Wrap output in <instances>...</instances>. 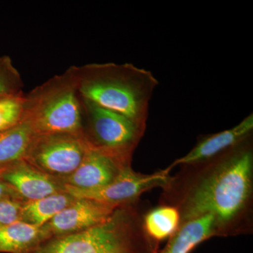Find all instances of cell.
<instances>
[{
  "label": "cell",
  "mask_w": 253,
  "mask_h": 253,
  "mask_svg": "<svg viewBox=\"0 0 253 253\" xmlns=\"http://www.w3.org/2000/svg\"><path fill=\"white\" fill-rule=\"evenodd\" d=\"M178 206L180 226L205 215L218 234L237 230L247 219L253 189V137L206 162L194 165Z\"/></svg>",
  "instance_id": "cell-1"
},
{
  "label": "cell",
  "mask_w": 253,
  "mask_h": 253,
  "mask_svg": "<svg viewBox=\"0 0 253 253\" xmlns=\"http://www.w3.org/2000/svg\"><path fill=\"white\" fill-rule=\"evenodd\" d=\"M82 98L146 126L150 101L158 81L131 63L71 66Z\"/></svg>",
  "instance_id": "cell-2"
},
{
  "label": "cell",
  "mask_w": 253,
  "mask_h": 253,
  "mask_svg": "<svg viewBox=\"0 0 253 253\" xmlns=\"http://www.w3.org/2000/svg\"><path fill=\"white\" fill-rule=\"evenodd\" d=\"M22 121L36 135H83L81 96L72 68L24 94Z\"/></svg>",
  "instance_id": "cell-3"
},
{
  "label": "cell",
  "mask_w": 253,
  "mask_h": 253,
  "mask_svg": "<svg viewBox=\"0 0 253 253\" xmlns=\"http://www.w3.org/2000/svg\"><path fill=\"white\" fill-rule=\"evenodd\" d=\"M144 234L140 221L117 208L99 225L57 236L28 253H136V240Z\"/></svg>",
  "instance_id": "cell-4"
},
{
  "label": "cell",
  "mask_w": 253,
  "mask_h": 253,
  "mask_svg": "<svg viewBox=\"0 0 253 253\" xmlns=\"http://www.w3.org/2000/svg\"><path fill=\"white\" fill-rule=\"evenodd\" d=\"M83 135L91 148L131 160L146 126L81 97Z\"/></svg>",
  "instance_id": "cell-5"
},
{
  "label": "cell",
  "mask_w": 253,
  "mask_h": 253,
  "mask_svg": "<svg viewBox=\"0 0 253 253\" xmlns=\"http://www.w3.org/2000/svg\"><path fill=\"white\" fill-rule=\"evenodd\" d=\"M88 149L81 134L36 135L24 161L49 175L66 177L81 165Z\"/></svg>",
  "instance_id": "cell-6"
},
{
  "label": "cell",
  "mask_w": 253,
  "mask_h": 253,
  "mask_svg": "<svg viewBox=\"0 0 253 253\" xmlns=\"http://www.w3.org/2000/svg\"><path fill=\"white\" fill-rule=\"evenodd\" d=\"M170 168L146 174L136 172L130 166H126L107 185L93 190H81L63 184V189L75 199H88L104 203L116 207L132 202L141 194L156 188L170 186L173 178L169 175Z\"/></svg>",
  "instance_id": "cell-7"
},
{
  "label": "cell",
  "mask_w": 253,
  "mask_h": 253,
  "mask_svg": "<svg viewBox=\"0 0 253 253\" xmlns=\"http://www.w3.org/2000/svg\"><path fill=\"white\" fill-rule=\"evenodd\" d=\"M117 208L94 200L76 199L42 228L47 239L81 232L104 222Z\"/></svg>",
  "instance_id": "cell-8"
},
{
  "label": "cell",
  "mask_w": 253,
  "mask_h": 253,
  "mask_svg": "<svg viewBox=\"0 0 253 253\" xmlns=\"http://www.w3.org/2000/svg\"><path fill=\"white\" fill-rule=\"evenodd\" d=\"M131 160L89 146L77 169L64 178L66 185L81 190L99 189L109 184Z\"/></svg>",
  "instance_id": "cell-9"
},
{
  "label": "cell",
  "mask_w": 253,
  "mask_h": 253,
  "mask_svg": "<svg viewBox=\"0 0 253 253\" xmlns=\"http://www.w3.org/2000/svg\"><path fill=\"white\" fill-rule=\"evenodd\" d=\"M253 131V114L251 113L230 129L201 138L187 154L176 159L169 168L194 166L212 159L252 137Z\"/></svg>",
  "instance_id": "cell-10"
},
{
  "label": "cell",
  "mask_w": 253,
  "mask_h": 253,
  "mask_svg": "<svg viewBox=\"0 0 253 253\" xmlns=\"http://www.w3.org/2000/svg\"><path fill=\"white\" fill-rule=\"evenodd\" d=\"M0 179L14 190L16 196L27 200V202L63 190V186L59 185L52 176L42 172L24 160L1 171Z\"/></svg>",
  "instance_id": "cell-11"
},
{
  "label": "cell",
  "mask_w": 253,
  "mask_h": 253,
  "mask_svg": "<svg viewBox=\"0 0 253 253\" xmlns=\"http://www.w3.org/2000/svg\"><path fill=\"white\" fill-rule=\"evenodd\" d=\"M47 240L42 226L22 220L0 229V252L28 253Z\"/></svg>",
  "instance_id": "cell-12"
},
{
  "label": "cell",
  "mask_w": 253,
  "mask_h": 253,
  "mask_svg": "<svg viewBox=\"0 0 253 253\" xmlns=\"http://www.w3.org/2000/svg\"><path fill=\"white\" fill-rule=\"evenodd\" d=\"M214 218L205 215L179 226L168 244L165 253H189L198 245L217 235Z\"/></svg>",
  "instance_id": "cell-13"
},
{
  "label": "cell",
  "mask_w": 253,
  "mask_h": 253,
  "mask_svg": "<svg viewBox=\"0 0 253 253\" xmlns=\"http://www.w3.org/2000/svg\"><path fill=\"white\" fill-rule=\"evenodd\" d=\"M35 136L29 125L22 121L0 133V172L24 160Z\"/></svg>",
  "instance_id": "cell-14"
},
{
  "label": "cell",
  "mask_w": 253,
  "mask_h": 253,
  "mask_svg": "<svg viewBox=\"0 0 253 253\" xmlns=\"http://www.w3.org/2000/svg\"><path fill=\"white\" fill-rule=\"evenodd\" d=\"M75 198L64 190L36 201L23 204L21 220L44 225L75 201Z\"/></svg>",
  "instance_id": "cell-15"
},
{
  "label": "cell",
  "mask_w": 253,
  "mask_h": 253,
  "mask_svg": "<svg viewBox=\"0 0 253 253\" xmlns=\"http://www.w3.org/2000/svg\"><path fill=\"white\" fill-rule=\"evenodd\" d=\"M146 234L156 241L171 238L180 226V214L173 206H160L150 211L142 222Z\"/></svg>",
  "instance_id": "cell-16"
},
{
  "label": "cell",
  "mask_w": 253,
  "mask_h": 253,
  "mask_svg": "<svg viewBox=\"0 0 253 253\" xmlns=\"http://www.w3.org/2000/svg\"><path fill=\"white\" fill-rule=\"evenodd\" d=\"M23 83L11 58L0 56V99L6 96L22 95Z\"/></svg>",
  "instance_id": "cell-17"
},
{
  "label": "cell",
  "mask_w": 253,
  "mask_h": 253,
  "mask_svg": "<svg viewBox=\"0 0 253 253\" xmlns=\"http://www.w3.org/2000/svg\"><path fill=\"white\" fill-rule=\"evenodd\" d=\"M24 94L0 99V133L14 127L22 121Z\"/></svg>",
  "instance_id": "cell-18"
},
{
  "label": "cell",
  "mask_w": 253,
  "mask_h": 253,
  "mask_svg": "<svg viewBox=\"0 0 253 253\" xmlns=\"http://www.w3.org/2000/svg\"><path fill=\"white\" fill-rule=\"evenodd\" d=\"M23 204L17 198L8 197L0 200V229L21 220Z\"/></svg>",
  "instance_id": "cell-19"
},
{
  "label": "cell",
  "mask_w": 253,
  "mask_h": 253,
  "mask_svg": "<svg viewBox=\"0 0 253 253\" xmlns=\"http://www.w3.org/2000/svg\"><path fill=\"white\" fill-rule=\"evenodd\" d=\"M8 197L17 198V196L14 190L0 179V200Z\"/></svg>",
  "instance_id": "cell-20"
}]
</instances>
